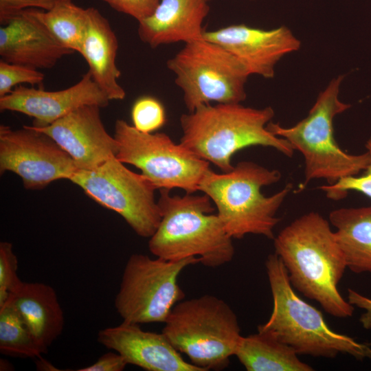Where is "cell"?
<instances>
[{
	"mask_svg": "<svg viewBox=\"0 0 371 371\" xmlns=\"http://www.w3.org/2000/svg\"><path fill=\"white\" fill-rule=\"evenodd\" d=\"M273 245L293 288L332 316L352 315L354 306L338 289L347 265L329 221L315 212L304 214L275 236Z\"/></svg>",
	"mask_w": 371,
	"mask_h": 371,
	"instance_id": "cell-1",
	"label": "cell"
},
{
	"mask_svg": "<svg viewBox=\"0 0 371 371\" xmlns=\"http://www.w3.org/2000/svg\"><path fill=\"white\" fill-rule=\"evenodd\" d=\"M274 115L271 106L256 109L241 103L201 105L180 117V144L223 172L233 169L234 154L251 146L271 147L291 157L294 149L289 142L267 128Z\"/></svg>",
	"mask_w": 371,
	"mask_h": 371,
	"instance_id": "cell-2",
	"label": "cell"
},
{
	"mask_svg": "<svg viewBox=\"0 0 371 371\" xmlns=\"http://www.w3.org/2000/svg\"><path fill=\"white\" fill-rule=\"evenodd\" d=\"M157 203L161 221L148 242L155 257L168 260L197 258L208 267L233 259V238L217 214H213L215 207L207 195H172L170 190L161 189Z\"/></svg>",
	"mask_w": 371,
	"mask_h": 371,
	"instance_id": "cell-3",
	"label": "cell"
},
{
	"mask_svg": "<svg viewBox=\"0 0 371 371\" xmlns=\"http://www.w3.org/2000/svg\"><path fill=\"white\" fill-rule=\"evenodd\" d=\"M281 177L276 169L240 161L227 172L218 174L210 169L199 191L210 198L225 230L232 238L255 234L273 240V230L280 221L276 214L293 185L287 183L271 196L264 195L261 189L277 183Z\"/></svg>",
	"mask_w": 371,
	"mask_h": 371,
	"instance_id": "cell-4",
	"label": "cell"
},
{
	"mask_svg": "<svg viewBox=\"0 0 371 371\" xmlns=\"http://www.w3.org/2000/svg\"><path fill=\"white\" fill-rule=\"evenodd\" d=\"M265 269L273 307L269 319L258 330L271 333L298 355L333 359L346 354L357 360L371 359L370 344L333 330L320 311L296 294L276 254L268 256Z\"/></svg>",
	"mask_w": 371,
	"mask_h": 371,
	"instance_id": "cell-5",
	"label": "cell"
},
{
	"mask_svg": "<svg viewBox=\"0 0 371 371\" xmlns=\"http://www.w3.org/2000/svg\"><path fill=\"white\" fill-rule=\"evenodd\" d=\"M344 75L333 78L321 91L308 115L291 127L270 122L267 129L289 142L304 159L302 187L315 179H324L333 185L342 178L357 175L370 164L366 151L352 155L344 151L334 137L335 117L351 107L339 98Z\"/></svg>",
	"mask_w": 371,
	"mask_h": 371,
	"instance_id": "cell-6",
	"label": "cell"
},
{
	"mask_svg": "<svg viewBox=\"0 0 371 371\" xmlns=\"http://www.w3.org/2000/svg\"><path fill=\"white\" fill-rule=\"evenodd\" d=\"M164 324L172 345L203 371L226 368L243 337L229 305L208 294L179 302Z\"/></svg>",
	"mask_w": 371,
	"mask_h": 371,
	"instance_id": "cell-7",
	"label": "cell"
},
{
	"mask_svg": "<svg viewBox=\"0 0 371 371\" xmlns=\"http://www.w3.org/2000/svg\"><path fill=\"white\" fill-rule=\"evenodd\" d=\"M167 67L175 75L188 112L212 102L241 103L247 98L250 74L246 68L225 48L203 38L185 43Z\"/></svg>",
	"mask_w": 371,
	"mask_h": 371,
	"instance_id": "cell-8",
	"label": "cell"
},
{
	"mask_svg": "<svg viewBox=\"0 0 371 371\" xmlns=\"http://www.w3.org/2000/svg\"><path fill=\"white\" fill-rule=\"evenodd\" d=\"M114 137L118 143L116 158L139 169L158 190L180 188L194 193L210 169L208 161L164 133H143L118 119Z\"/></svg>",
	"mask_w": 371,
	"mask_h": 371,
	"instance_id": "cell-9",
	"label": "cell"
},
{
	"mask_svg": "<svg viewBox=\"0 0 371 371\" xmlns=\"http://www.w3.org/2000/svg\"><path fill=\"white\" fill-rule=\"evenodd\" d=\"M197 258L168 260L133 254L124 268L115 307L123 321L137 324L164 323L170 312L185 297L178 278Z\"/></svg>",
	"mask_w": 371,
	"mask_h": 371,
	"instance_id": "cell-10",
	"label": "cell"
},
{
	"mask_svg": "<svg viewBox=\"0 0 371 371\" xmlns=\"http://www.w3.org/2000/svg\"><path fill=\"white\" fill-rule=\"evenodd\" d=\"M69 181L100 205L120 214L139 236L150 238L161 221L155 191L142 174L135 173L116 157L92 170H77Z\"/></svg>",
	"mask_w": 371,
	"mask_h": 371,
	"instance_id": "cell-11",
	"label": "cell"
},
{
	"mask_svg": "<svg viewBox=\"0 0 371 371\" xmlns=\"http://www.w3.org/2000/svg\"><path fill=\"white\" fill-rule=\"evenodd\" d=\"M78 170L74 161L47 134L25 125H0V174L19 176L25 188L41 190L59 179L69 180Z\"/></svg>",
	"mask_w": 371,
	"mask_h": 371,
	"instance_id": "cell-12",
	"label": "cell"
},
{
	"mask_svg": "<svg viewBox=\"0 0 371 371\" xmlns=\"http://www.w3.org/2000/svg\"><path fill=\"white\" fill-rule=\"evenodd\" d=\"M203 38L231 53L250 75L267 79L274 77L276 66L282 57L297 51L301 46L300 41L284 25L263 30L245 24L232 25L205 30Z\"/></svg>",
	"mask_w": 371,
	"mask_h": 371,
	"instance_id": "cell-13",
	"label": "cell"
},
{
	"mask_svg": "<svg viewBox=\"0 0 371 371\" xmlns=\"http://www.w3.org/2000/svg\"><path fill=\"white\" fill-rule=\"evenodd\" d=\"M97 105H85L48 126H32L51 137L79 170H92L116 157L118 143L106 131Z\"/></svg>",
	"mask_w": 371,
	"mask_h": 371,
	"instance_id": "cell-14",
	"label": "cell"
},
{
	"mask_svg": "<svg viewBox=\"0 0 371 371\" xmlns=\"http://www.w3.org/2000/svg\"><path fill=\"white\" fill-rule=\"evenodd\" d=\"M109 101L88 71L77 83L62 90L45 91L41 87L16 86L10 93L0 97V110L32 117V126L41 128L82 106L97 105L102 108Z\"/></svg>",
	"mask_w": 371,
	"mask_h": 371,
	"instance_id": "cell-15",
	"label": "cell"
},
{
	"mask_svg": "<svg viewBox=\"0 0 371 371\" xmlns=\"http://www.w3.org/2000/svg\"><path fill=\"white\" fill-rule=\"evenodd\" d=\"M97 340L119 353L127 364L147 371H203L186 361L162 332L145 331L139 324L123 321L100 330Z\"/></svg>",
	"mask_w": 371,
	"mask_h": 371,
	"instance_id": "cell-16",
	"label": "cell"
},
{
	"mask_svg": "<svg viewBox=\"0 0 371 371\" xmlns=\"http://www.w3.org/2000/svg\"><path fill=\"white\" fill-rule=\"evenodd\" d=\"M74 52L58 41L30 12L21 11L0 27L1 59L34 69H51Z\"/></svg>",
	"mask_w": 371,
	"mask_h": 371,
	"instance_id": "cell-17",
	"label": "cell"
},
{
	"mask_svg": "<svg viewBox=\"0 0 371 371\" xmlns=\"http://www.w3.org/2000/svg\"><path fill=\"white\" fill-rule=\"evenodd\" d=\"M207 0H161L148 17L138 21V36L150 47L201 39L210 11Z\"/></svg>",
	"mask_w": 371,
	"mask_h": 371,
	"instance_id": "cell-18",
	"label": "cell"
},
{
	"mask_svg": "<svg viewBox=\"0 0 371 371\" xmlns=\"http://www.w3.org/2000/svg\"><path fill=\"white\" fill-rule=\"evenodd\" d=\"M87 9V26L79 54L87 63L93 79L109 100H123L126 92L117 82L121 72L115 63L117 36L107 19L97 8Z\"/></svg>",
	"mask_w": 371,
	"mask_h": 371,
	"instance_id": "cell-19",
	"label": "cell"
},
{
	"mask_svg": "<svg viewBox=\"0 0 371 371\" xmlns=\"http://www.w3.org/2000/svg\"><path fill=\"white\" fill-rule=\"evenodd\" d=\"M6 302L14 306L37 344L47 353L65 325L54 289L44 283L23 282Z\"/></svg>",
	"mask_w": 371,
	"mask_h": 371,
	"instance_id": "cell-20",
	"label": "cell"
},
{
	"mask_svg": "<svg viewBox=\"0 0 371 371\" xmlns=\"http://www.w3.org/2000/svg\"><path fill=\"white\" fill-rule=\"evenodd\" d=\"M329 222L336 229L347 268L355 273H371V205L334 210Z\"/></svg>",
	"mask_w": 371,
	"mask_h": 371,
	"instance_id": "cell-21",
	"label": "cell"
},
{
	"mask_svg": "<svg viewBox=\"0 0 371 371\" xmlns=\"http://www.w3.org/2000/svg\"><path fill=\"white\" fill-rule=\"evenodd\" d=\"M247 371H312L296 352L268 331L243 336L235 355Z\"/></svg>",
	"mask_w": 371,
	"mask_h": 371,
	"instance_id": "cell-22",
	"label": "cell"
},
{
	"mask_svg": "<svg viewBox=\"0 0 371 371\" xmlns=\"http://www.w3.org/2000/svg\"><path fill=\"white\" fill-rule=\"evenodd\" d=\"M29 10L63 45L74 52H80L87 22V8L71 1L49 10Z\"/></svg>",
	"mask_w": 371,
	"mask_h": 371,
	"instance_id": "cell-23",
	"label": "cell"
},
{
	"mask_svg": "<svg viewBox=\"0 0 371 371\" xmlns=\"http://www.w3.org/2000/svg\"><path fill=\"white\" fill-rule=\"evenodd\" d=\"M0 351L22 358H40L45 354L10 302L0 306Z\"/></svg>",
	"mask_w": 371,
	"mask_h": 371,
	"instance_id": "cell-24",
	"label": "cell"
},
{
	"mask_svg": "<svg viewBox=\"0 0 371 371\" xmlns=\"http://www.w3.org/2000/svg\"><path fill=\"white\" fill-rule=\"evenodd\" d=\"M133 126L138 131L151 133L166 124V114L164 105L156 98L144 95L137 98L131 109Z\"/></svg>",
	"mask_w": 371,
	"mask_h": 371,
	"instance_id": "cell-25",
	"label": "cell"
},
{
	"mask_svg": "<svg viewBox=\"0 0 371 371\" xmlns=\"http://www.w3.org/2000/svg\"><path fill=\"white\" fill-rule=\"evenodd\" d=\"M44 74L36 69L0 60V97L10 93L13 87L29 84L43 85Z\"/></svg>",
	"mask_w": 371,
	"mask_h": 371,
	"instance_id": "cell-26",
	"label": "cell"
},
{
	"mask_svg": "<svg viewBox=\"0 0 371 371\" xmlns=\"http://www.w3.org/2000/svg\"><path fill=\"white\" fill-rule=\"evenodd\" d=\"M18 260L12 243H0V306L14 294L23 282L17 275Z\"/></svg>",
	"mask_w": 371,
	"mask_h": 371,
	"instance_id": "cell-27",
	"label": "cell"
},
{
	"mask_svg": "<svg viewBox=\"0 0 371 371\" xmlns=\"http://www.w3.org/2000/svg\"><path fill=\"white\" fill-rule=\"evenodd\" d=\"M366 151L370 156V164L361 176H350L341 179L333 185L321 186L319 189L333 200L345 198L348 191H356L371 199V136L366 143Z\"/></svg>",
	"mask_w": 371,
	"mask_h": 371,
	"instance_id": "cell-28",
	"label": "cell"
},
{
	"mask_svg": "<svg viewBox=\"0 0 371 371\" xmlns=\"http://www.w3.org/2000/svg\"><path fill=\"white\" fill-rule=\"evenodd\" d=\"M73 0H0V23L3 24L23 10L36 8L49 10L56 5Z\"/></svg>",
	"mask_w": 371,
	"mask_h": 371,
	"instance_id": "cell-29",
	"label": "cell"
},
{
	"mask_svg": "<svg viewBox=\"0 0 371 371\" xmlns=\"http://www.w3.org/2000/svg\"><path fill=\"white\" fill-rule=\"evenodd\" d=\"M113 9L139 21L150 16L161 0H103Z\"/></svg>",
	"mask_w": 371,
	"mask_h": 371,
	"instance_id": "cell-30",
	"label": "cell"
},
{
	"mask_svg": "<svg viewBox=\"0 0 371 371\" xmlns=\"http://www.w3.org/2000/svg\"><path fill=\"white\" fill-rule=\"evenodd\" d=\"M124 359L117 352H109L102 355L94 363L78 369V371H122L127 366Z\"/></svg>",
	"mask_w": 371,
	"mask_h": 371,
	"instance_id": "cell-31",
	"label": "cell"
},
{
	"mask_svg": "<svg viewBox=\"0 0 371 371\" xmlns=\"http://www.w3.org/2000/svg\"><path fill=\"white\" fill-rule=\"evenodd\" d=\"M348 301L352 306L364 311L359 322L364 329H371V298L352 289L348 290Z\"/></svg>",
	"mask_w": 371,
	"mask_h": 371,
	"instance_id": "cell-32",
	"label": "cell"
},
{
	"mask_svg": "<svg viewBox=\"0 0 371 371\" xmlns=\"http://www.w3.org/2000/svg\"><path fill=\"white\" fill-rule=\"evenodd\" d=\"M207 1H209V0H207Z\"/></svg>",
	"mask_w": 371,
	"mask_h": 371,
	"instance_id": "cell-33",
	"label": "cell"
}]
</instances>
